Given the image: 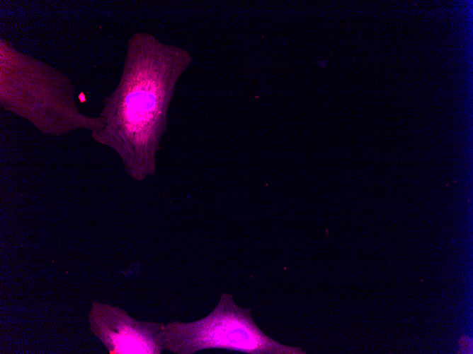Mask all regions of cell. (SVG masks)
Listing matches in <instances>:
<instances>
[{"label":"cell","instance_id":"cell-1","mask_svg":"<svg viewBox=\"0 0 473 354\" xmlns=\"http://www.w3.org/2000/svg\"><path fill=\"white\" fill-rule=\"evenodd\" d=\"M164 348L177 354L207 348H224L250 354H305L268 337L257 326L250 309L239 307L223 293L215 309L196 321L163 326Z\"/></svg>","mask_w":473,"mask_h":354},{"label":"cell","instance_id":"cell-2","mask_svg":"<svg viewBox=\"0 0 473 354\" xmlns=\"http://www.w3.org/2000/svg\"><path fill=\"white\" fill-rule=\"evenodd\" d=\"M95 305L93 331L110 353L159 354L164 348L163 324L139 322L119 308Z\"/></svg>","mask_w":473,"mask_h":354}]
</instances>
